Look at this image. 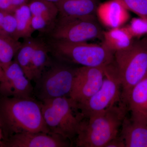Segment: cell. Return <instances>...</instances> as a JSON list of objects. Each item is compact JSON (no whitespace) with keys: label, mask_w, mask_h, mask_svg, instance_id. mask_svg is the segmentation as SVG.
I'll return each mask as SVG.
<instances>
[{"label":"cell","mask_w":147,"mask_h":147,"mask_svg":"<svg viewBox=\"0 0 147 147\" xmlns=\"http://www.w3.org/2000/svg\"><path fill=\"white\" fill-rule=\"evenodd\" d=\"M4 71L5 80L0 83V96L34 97V88L15 59Z\"/></svg>","instance_id":"30bf717a"},{"label":"cell","mask_w":147,"mask_h":147,"mask_svg":"<svg viewBox=\"0 0 147 147\" xmlns=\"http://www.w3.org/2000/svg\"><path fill=\"white\" fill-rule=\"evenodd\" d=\"M43 118L50 132L74 141L84 117L69 96L42 100Z\"/></svg>","instance_id":"277c9868"},{"label":"cell","mask_w":147,"mask_h":147,"mask_svg":"<svg viewBox=\"0 0 147 147\" xmlns=\"http://www.w3.org/2000/svg\"><path fill=\"white\" fill-rule=\"evenodd\" d=\"M128 111L127 105L121 101L106 110L84 118L74 142L77 147H105L118 135Z\"/></svg>","instance_id":"7a4b0ae2"},{"label":"cell","mask_w":147,"mask_h":147,"mask_svg":"<svg viewBox=\"0 0 147 147\" xmlns=\"http://www.w3.org/2000/svg\"><path fill=\"white\" fill-rule=\"evenodd\" d=\"M61 17L81 18L95 16L98 0H61L57 5Z\"/></svg>","instance_id":"5bb4252c"},{"label":"cell","mask_w":147,"mask_h":147,"mask_svg":"<svg viewBox=\"0 0 147 147\" xmlns=\"http://www.w3.org/2000/svg\"><path fill=\"white\" fill-rule=\"evenodd\" d=\"M16 29L17 21L13 13H7L0 29V32L13 38Z\"/></svg>","instance_id":"cb8c5ba5"},{"label":"cell","mask_w":147,"mask_h":147,"mask_svg":"<svg viewBox=\"0 0 147 147\" xmlns=\"http://www.w3.org/2000/svg\"><path fill=\"white\" fill-rule=\"evenodd\" d=\"M71 142L59 134L48 132H24L13 134L4 147H68Z\"/></svg>","instance_id":"8fae6325"},{"label":"cell","mask_w":147,"mask_h":147,"mask_svg":"<svg viewBox=\"0 0 147 147\" xmlns=\"http://www.w3.org/2000/svg\"><path fill=\"white\" fill-rule=\"evenodd\" d=\"M49 49L45 43L38 41L35 48L31 63L32 81L36 82L50 63Z\"/></svg>","instance_id":"d6986e66"},{"label":"cell","mask_w":147,"mask_h":147,"mask_svg":"<svg viewBox=\"0 0 147 147\" xmlns=\"http://www.w3.org/2000/svg\"><path fill=\"white\" fill-rule=\"evenodd\" d=\"M14 10L17 7L28 3L30 0H11Z\"/></svg>","instance_id":"f1b7e54d"},{"label":"cell","mask_w":147,"mask_h":147,"mask_svg":"<svg viewBox=\"0 0 147 147\" xmlns=\"http://www.w3.org/2000/svg\"><path fill=\"white\" fill-rule=\"evenodd\" d=\"M53 22L54 21L42 16L32 15V27L34 31L45 30L50 26Z\"/></svg>","instance_id":"d4e9b609"},{"label":"cell","mask_w":147,"mask_h":147,"mask_svg":"<svg viewBox=\"0 0 147 147\" xmlns=\"http://www.w3.org/2000/svg\"><path fill=\"white\" fill-rule=\"evenodd\" d=\"M127 10L131 11L140 17L147 18V0H115Z\"/></svg>","instance_id":"603a6c76"},{"label":"cell","mask_w":147,"mask_h":147,"mask_svg":"<svg viewBox=\"0 0 147 147\" xmlns=\"http://www.w3.org/2000/svg\"><path fill=\"white\" fill-rule=\"evenodd\" d=\"M102 38V44L114 53L127 48L133 41V38L125 26L103 32Z\"/></svg>","instance_id":"2e32d148"},{"label":"cell","mask_w":147,"mask_h":147,"mask_svg":"<svg viewBox=\"0 0 147 147\" xmlns=\"http://www.w3.org/2000/svg\"><path fill=\"white\" fill-rule=\"evenodd\" d=\"M127 107L132 122L147 125V75L131 90Z\"/></svg>","instance_id":"4fadbf2b"},{"label":"cell","mask_w":147,"mask_h":147,"mask_svg":"<svg viewBox=\"0 0 147 147\" xmlns=\"http://www.w3.org/2000/svg\"><path fill=\"white\" fill-rule=\"evenodd\" d=\"M8 138V135L0 117V147H4L5 143Z\"/></svg>","instance_id":"83f0119b"},{"label":"cell","mask_w":147,"mask_h":147,"mask_svg":"<svg viewBox=\"0 0 147 147\" xmlns=\"http://www.w3.org/2000/svg\"><path fill=\"white\" fill-rule=\"evenodd\" d=\"M47 1L51 2L54 3L57 5L58 3L61 0H47Z\"/></svg>","instance_id":"1f68e13d"},{"label":"cell","mask_w":147,"mask_h":147,"mask_svg":"<svg viewBox=\"0 0 147 147\" xmlns=\"http://www.w3.org/2000/svg\"><path fill=\"white\" fill-rule=\"evenodd\" d=\"M125 27L132 37H140L147 34V18H132L129 24Z\"/></svg>","instance_id":"7402d4cb"},{"label":"cell","mask_w":147,"mask_h":147,"mask_svg":"<svg viewBox=\"0 0 147 147\" xmlns=\"http://www.w3.org/2000/svg\"><path fill=\"white\" fill-rule=\"evenodd\" d=\"M114 60L121 84V101L127 106L131 90L147 75V37L116 52Z\"/></svg>","instance_id":"3957f363"},{"label":"cell","mask_w":147,"mask_h":147,"mask_svg":"<svg viewBox=\"0 0 147 147\" xmlns=\"http://www.w3.org/2000/svg\"><path fill=\"white\" fill-rule=\"evenodd\" d=\"M0 117L8 138L24 132H50L42 115L41 101L34 97L0 96Z\"/></svg>","instance_id":"6da1fadb"},{"label":"cell","mask_w":147,"mask_h":147,"mask_svg":"<svg viewBox=\"0 0 147 147\" xmlns=\"http://www.w3.org/2000/svg\"><path fill=\"white\" fill-rule=\"evenodd\" d=\"M102 33L95 16L81 18L61 17L51 36L53 40L79 42L102 38Z\"/></svg>","instance_id":"ba28073f"},{"label":"cell","mask_w":147,"mask_h":147,"mask_svg":"<svg viewBox=\"0 0 147 147\" xmlns=\"http://www.w3.org/2000/svg\"><path fill=\"white\" fill-rule=\"evenodd\" d=\"M105 147H125V144L121 136L117 135L108 142Z\"/></svg>","instance_id":"484cf974"},{"label":"cell","mask_w":147,"mask_h":147,"mask_svg":"<svg viewBox=\"0 0 147 147\" xmlns=\"http://www.w3.org/2000/svg\"><path fill=\"white\" fill-rule=\"evenodd\" d=\"M38 41L30 38L23 42L15 56L14 59L21 66L26 76L31 81L32 80L31 63L33 55Z\"/></svg>","instance_id":"ffe728a7"},{"label":"cell","mask_w":147,"mask_h":147,"mask_svg":"<svg viewBox=\"0 0 147 147\" xmlns=\"http://www.w3.org/2000/svg\"><path fill=\"white\" fill-rule=\"evenodd\" d=\"M7 13H8V12L0 10V29L1 28L2 25L6 14Z\"/></svg>","instance_id":"4dcf8cb0"},{"label":"cell","mask_w":147,"mask_h":147,"mask_svg":"<svg viewBox=\"0 0 147 147\" xmlns=\"http://www.w3.org/2000/svg\"><path fill=\"white\" fill-rule=\"evenodd\" d=\"M121 128L125 147H147V125L133 122L126 116Z\"/></svg>","instance_id":"9a60e30c"},{"label":"cell","mask_w":147,"mask_h":147,"mask_svg":"<svg viewBox=\"0 0 147 147\" xmlns=\"http://www.w3.org/2000/svg\"><path fill=\"white\" fill-rule=\"evenodd\" d=\"M0 10L8 13H13L14 9L11 0H0Z\"/></svg>","instance_id":"4316f807"},{"label":"cell","mask_w":147,"mask_h":147,"mask_svg":"<svg viewBox=\"0 0 147 147\" xmlns=\"http://www.w3.org/2000/svg\"><path fill=\"white\" fill-rule=\"evenodd\" d=\"M75 69L64 65L56 64L45 70L35 82L34 95L40 101L69 96Z\"/></svg>","instance_id":"52a82bcc"},{"label":"cell","mask_w":147,"mask_h":147,"mask_svg":"<svg viewBox=\"0 0 147 147\" xmlns=\"http://www.w3.org/2000/svg\"><path fill=\"white\" fill-rule=\"evenodd\" d=\"M22 44L14 38L0 32V64L4 70L12 62Z\"/></svg>","instance_id":"ac0fdd59"},{"label":"cell","mask_w":147,"mask_h":147,"mask_svg":"<svg viewBox=\"0 0 147 147\" xmlns=\"http://www.w3.org/2000/svg\"><path fill=\"white\" fill-rule=\"evenodd\" d=\"M51 45L58 58L82 66L105 67L115 61L114 53L103 44L53 40Z\"/></svg>","instance_id":"5b68a950"},{"label":"cell","mask_w":147,"mask_h":147,"mask_svg":"<svg viewBox=\"0 0 147 147\" xmlns=\"http://www.w3.org/2000/svg\"><path fill=\"white\" fill-rule=\"evenodd\" d=\"M104 71L99 89L86 101L77 103L84 118L102 112L121 101V84L115 61L105 67Z\"/></svg>","instance_id":"8992f818"},{"label":"cell","mask_w":147,"mask_h":147,"mask_svg":"<svg viewBox=\"0 0 147 147\" xmlns=\"http://www.w3.org/2000/svg\"><path fill=\"white\" fill-rule=\"evenodd\" d=\"M28 4L34 16H42L54 21L59 14L57 5L47 0H30Z\"/></svg>","instance_id":"44dd1931"},{"label":"cell","mask_w":147,"mask_h":147,"mask_svg":"<svg viewBox=\"0 0 147 147\" xmlns=\"http://www.w3.org/2000/svg\"><path fill=\"white\" fill-rule=\"evenodd\" d=\"M96 15L103 26L110 29L122 27L130 18L128 10L115 0L99 4Z\"/></svg>","instance_id":"7c38bea8"},{"label":"cell","mask_w":147,"mask_h":147,"mask_svg":"<svg viewBox=\"0 0 147 147\" xmlns=\"http://www.w3.org/2000/svg\"><path fill=\"white\" fill-rule=\"evenodd\" d=\"M13 14L17 21V29L13 38L18 40L31 38L34 31L32 27V14L28 4L17 7Z\"/></svg>","instance_id":"e0dca14e"},{"label":"cell","mask_w":147,"mask_h":147,"mask_svg":"<svg viewBox=\"0 0 147 147\" xmlns=\"http://www.w3.org/2000/svg\"><path fill=\"white\" fill-rule=\"evenodd\" d=\"M5 80V71L0 64V83L4 82Z\"/></svg>","instance_id":"f546056e"},{"label":"cell","mask_w":147,"mask_h":147,"mask_svg":"<svg viewBox=\"0 0 147 147\" xmlns=\"http://www.w3.org/2000/svg\"><path fill=\"white\" fill-rule=\"evenodd\" d=\"M104 77V67L82 66L76 68L69 96L78 104L86 101L99 89Z\"/></svg>","instance_id":"9c48e42d"}]
</instances>
